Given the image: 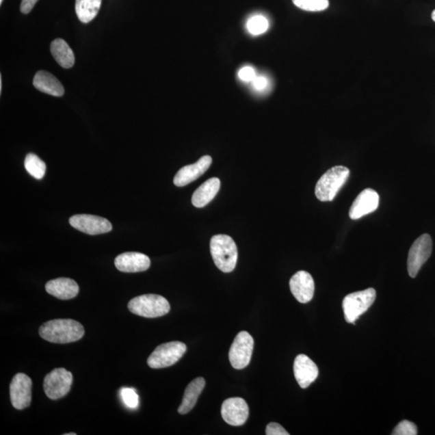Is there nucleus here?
<instances>
[{
    "label": "nucleus",
    "mask_w": 435,
    "mask_h": 435,
    "mask_svg": "<svg viewBox=\"0 0 435 435\" xmlns=\"http://www.w3.org/2000/svg\"><path fill=\"white\" fill-rule=\"evenodd\" d=\"M40 337L53 343H70L83 337L85 329L79 321L72 319L48 321L39 329Z\"/></svg>",
    "instance_id": "obj_1"
},
{
    "label": "nucleus",
    "mask_w": 435,
    "mask_h": 435,
    "mask_svg": "<svg viewBox=\"0 0 435 435\" xmlns=\"http://www.w3.org/2000/svg\"><path fill=\"white\" fill-rule=\"evenodd\" d=\"M211 253L217 268L228 274L233 272L238 260L237 244L226 235H216L211 239Z\"/></svg>",
    "instance_id": "obj_2"
},
{
    "label": "nucleus",
    "mask_w": 435,
    "mask_h": 435,
    "mask_svg": "<svg viewBox=\"0 0 435 435\" xmlns=\"http://www.w3.org/2000/svg\"><path fill=\"white\" fill-rule=\"evenodd\" d=\"M350 175L345 166H334L321 176L316 184L315 196L321 202H332Z\"/></svg>",
    "instance_id": "obj_3"
},
{
    "label": "nucleus",
    "mask_w": 435,
    "mask_h": 435,
    "mask_svg": "<svg viewBox=\"0 0 435 435\" xmlns=\"http://www.w3.org/2000/svg\"><path fill=\"white\" fill-rule=\"evenodd\" d=\"M128 308L133 314L148 319L164 316L170 311L167 299L157 294L135 297L129 302Z\"/></svg>",
    "instance_id": "obj_4"
},
{
    "label": "nucleus",
    "mask_w": 435,
    "mask_h": 435,
    "mask_svg": "<svg viewBox=\"0 0 435 435\" xmlns=\"http://www.w3.org/2000/svg\"><path fill=\"white\" fill-rule=\"evenodd\" d=\"M377 293L373 288L348 294L343 301L344 317L349 324H355L375 302Z\"/></svg>",
    "instance_id": "obj_5"
},
{
    "label": "nucleus",
    "mask_w": 435,
    "mask_h": 435,
    "mask_svg": "<svg viewBox=\"0 0 435 435\" xmlns=\"http://www.w3.org/2000/svg\"><path fill=\"white\" fill-rule=\"evenodd\" d=\"M187 349V345L179 341L163 343L149 356L148 365L154 369L168 368L180 360Z\"/></svg>",
    "instance_id": "obj_6"
},
{
    "label": "nucleus",
    "mask_w": 435,
    "mask_h": 435,
    "mask_svg": "<svg viewBox=\"0 0 435 435\" xmlns=\"http://www.w3.org/2000/svg\"><path fill=\"white\" fill-rule=\"evenodd\" d=\"M72 384V374L64 368L53 369L45 375L43 388L51 400L64 397L70 392Z\"/></svg>",
    "instance_id": "obj_7"
},
{
    "label": "nucleus",
    "mask_w": 435,
    "mask_h": 435,
    "mask_svg": "<svg viewBox=\"0 0 435 435\" xmlns=\"http://www.w3.org/2000/svg\"><path fill=\"white\" fill-rule=\"evenodd\" d=\"M254 339L247 332H239L235 337L229 351L230 365L235 369H246L251 361Z\"/></svg>",
    "instance_id": "obj_8"
},
{
    "label": "nucleus",
    "mask_w": 435,
    "mask_h": 435,
    "mask_svg": "<svg viewBox=\"0 0 435 435\" xmlns=\"http://www.w3.org/2000/svg\"><path fill=\"white\" fill-rule=\"evenodd\" d=\"M432 253V239L428 234L421 235L411 246L408 256V273L412 278L418 275L421 267Z\"/></svg>",
    "instance_id": "obj_9"
},
{
    "label": "nucleus",
    "mask_w": 435,
    "mask_h": 435,
    "mask_svg": "<svg viewBox=\"0 0 435 435\" xmlns=\"http://www.w3.org/2000/svg\"><path fill=\"white\" fill-rule=\"evenodd\" d=\"M33 382L25 373H17L10 384V398L13 407L18 410L28 408L31 401Z\"/></svg>",
    "instance_id": "obj_10"
},
{
    "label": "nucleus",
    "mask_w": 435,
    "mask_h": 435,
    "mask_svg": "<svg viewBox=\"0 0 435 435\" xmlns=\"http://www.w3.org/2000/svg\"><path fill=\"white\" fill-rule=\"evenodd\" d=\"M70 224L80 232L95 235L110 233L112 225L105 218L92 215H76L70 218Z\"/></svg>",
    "instance_id": "obj_11"
},
{
    "label": "nucleus",
    "mask_w": 435,
    "mask_h": 435,
    "mask_svg": "<svg viewBox=\"0 0 435 435\" xmlns=\"http://www.w3.org/2000/svg\"><path fill=\"white\" fill-rule=\"evenodd\" d=\"M221 414L226 423L234 427H239L246 423L249 416V408L243 398H228L222 405Z\"/></svg>",
    "instance_id": "obj_12"
},
{
    "label": "nucleus",
    "mask_w": 435,
    "mask_h": 435,
    "mask_svg": "<svg viewBox=\"0 0 435 435\" xmlns=\"http://www.w3.org/2000/svg\"><path fill=\"white\" fill-rule=\"evenodd\" d=\"M289 287L299 302L308 303L315 294V282L306 271H298L289 280Z\"/></svg>",
    "instance_id": "obj_13"
},
{
    "label": "nucleus",
    "mask_w": 435,
    "mask_h": 435,
    "mask_svg": "<svg viewBox=\"0 0 435 435\" xmlns=\"http://www.w3.org/2000/svg\"><path fill=\"white\" fill-rule=\"evenodd\" d=\"M379 202L380 197L377 192L373 189H365L353 202L349 211V216L352 220H359L377 210Z\"/></svg>",
    "instance_id": "obj_14"
},
{
    "label": "nucleus",
    "mask_w": 435,
    "mask_h": 435,
    "mask_svg": "<svg viewBox=\"0 0 435 435\" xmlns=\"http://www.w3.org/2000/svg\"><path fill=\"white\" fill-rule=\"evenodd\" d=\"M212 163L211 156H203L194 164L185 166L176 173L174 183L176 187H183L193 183L209 169Z\"/></svg>",
    "instance_id": "obj_15"
},
{
    "label": "nucleus",
    "mask_w": 435,
    "mask_h": 435,
    "mask_svg": "<svg viewBox=\"0 0 435 435\" xmlns=\"http://www.w3.org/2000/svg\"><path fill=\"white\" fill-rule=\"evenodd\" d=\"M294 377L302 388H306L319 375V369L314 361L304 354L298 355L293 364Z\"/></svg>",
    "instance_id": "obj_16"
},
{
    "label": "nucleus",
    "mask_w": 435,
    "mask_h": 435,
    "mask_svg": "<svg viewBox=\"0 0 435 435\" xmlns=\"http://www.w3.org/2000/svg\"><path fill=\"white\" fill-rule=\"evenodd\" d=\"M148 256L140 252H124L118 256L115 260L116 269L123 273H139L146 271L150 267Z\"/></svg>",
    "instance_id": "obj_17"
},
{
    "label": "nucleus",
    "mask_w": 435,
    "mask_h": 435,
    "mask_svg": "<svg viewBox=\"0 0 435 435\" xmlns=\"http://www.w3.org/2000/svg\"><path fill=\"white\" fill-rule=\"evenodd\" d=\"M45 290L51 295L61 300H70L78 295L79 287L74 280L60 278L49 280L45 285Z\"/></svg>",
    "instance_id": "obj_18"
},
{
    "label": "nucleus",
    "mask_w": 435,
    "mask_h": 435,
    "mask_svg": "<svg viewBox=\"0 0 435 435\" xmlns=\"http://www.w3.org/2000/svg\"><path fill=\"white\" fill-rule=\"evenodd\" d=\"M34 85L36 89L45 94L53 95V96L61 97L65 93L61 81L51 72L40 70L36 72Z\"/></svg>",
    "instance_id": "obj_19"
},
{
    "label": "nucleus",
    "mask_w": 435,
    "mask_h": 435,
    "mask_svg": "<svg viewBox=\"0 0 435 435\" xmlns=\"http://www.w3.org/2000/svg\"><path fill=\"white\" fill-rule=\"evenodd\" d=\"M220 189V180L218 178L208 179L194 193L192 204L194 207H206L217 196Z\"/></svg>",
    "instance_id": "obj_20"
},
{
    "label": "nucleus",
    "mask_w": 435,
    "mask_h": 435,
    "mask_svg": "<svg viewBox=\"0 0 435 435\" xmlns=\"http://www.w3.org/2000/svg\"><path fill=\"white\" fill-rule=\"evenodd\" d=\"M206 382L202 378H198L192 380L185 388L183 401L179 408L180 414H187L196 406L198 397L200 396Z\"/></svg>",
    "instance_id": "obj_21"
},
{
    "label": "nucleus",
    "mask_w": 435,
    "mask_h": 435,
    "mask_svg": "<svg viewBox=\"0 0 435 435\" xmlns=\"http://www.w3.org/2000/svg\"><path fill=\"white\" fill-rule=\"evenodd\" d=\"M51 51L58 64L65 69H70L75 65V53L64 40H54L51 45Z\"/></svg>",
    "instance_id": "obj_22"
},
{
    "label": "nucleus",
    "mask_w": 435,
    "mask_h": 435,
    "mask_svg": "<svg viewBox=\"0 0 435 435\" xmlns=\"http://www.w3.org/2000/svg\"><path fill=\"white\" fill-rule=\"evenodd\" d=\"M102 0H76V14L84 24L92 21L101 8Z\"/></svg>",
    "instance_id": "obj_23"
},
{
    "label": "nucleus",
    "mask_w": 435,
    "mask_h": 435,
    "mask_svg": "<svg viewBox=\"0 0 435 435\" xmlns=\"http://www.w3.org/2000/svg\"><path fill=\"white\" fill-rule=\"evenodd\" d=\"M25 167L28 173L36 179H42L44 178L47 166L34 153H29L25 160Z\"/></svg>",
    "instance_id": "obj_24"
},
{
    "label": "nucleus",
    "mask_w": 435,
    "mask_h": 435,
    "mask_svg": "<svg viewBox=\"0 0 435 435\" xmlns=\"http://www.w3.org/2000/svg\"><path fill=\"white\" fill-rule=\"evenodd\" d=\"M294 5L308 12H321L329 7V0H293Z\"/></svg>",
    "instance_id": "obj_25"
},
{
    "label": "nucleus",
    "mask_w": 435,
    "mask_h": 435,
    "mask_svg": "<svg viewBox=\"0 0 435 435\" xmlns=\"http://www.w3.org/2000/svg\"><path fill=\"white\" fill-rule=\"evenodd\" d=\"M269 26L268 20L263 16H254L247 23L249 33L254 36L265 34L268 30Z\"/></svg>",
    "instance_id": "obj_26"
},
{
    "label": "nucleus",
    "mask_w": 435,
    "mask_h": 435,
    "mask_svg": "<svg viewBox=\"0 0 435 435\" xmlns=\"http://www.w3.org/2000/svg\"><path fill=\"white\" fill-rule=\"evenodd\" d=\"M120 396L127 407L131 410L137 409L140 403L139 396L134 388H122Z\"/></svg>",
    "instance_id": "obj_27"
},
{
    "label": "nucleus",
    "mask_w": 435,
    "mask_h": 435,
    "mask_svg": "<svg viewBox=\"0 0 435 435\" xmlns=\"http://www.w3.org/2000/svg\"><path fill=\"white\" fill-rule=\"evenodd\" d=\"M393 435H416L418 428L412 421L404 420L399 423L392 433Z\"/></svg>",
    "instance_id": "obj_28"
},
{
    "label": "nucleus",
    "mask_w": 435,
    "mask_h": 435,
    "mask_svg": "<svg viewBox=\"0 0 435 435\" xmlns=\"http://www.w3.org/2000/svg\"><path fill=\"white\" fill-rule=\"evenodd\" d=\"M238 75L240 79L243 81H246V83L252 81L256 77L255 70L250 66L242 68V69L239 71Z\"/></svg>",
    "instance_id": "obj_29"
},
{
    "label": "nucleus",
    "mask_w": 435,
    "mask_h": 435,
    "mask_svg": "<svg viewBox=\"0 0 435 435\" xmlns=\"http://www.w3.org/2000/svg\"><path fill=\"white\" fill-rule=\"evenodd\" d=\"M265 434L267 435H289L282 425L276 423H271L267 425Z\"/></svg>",
    "instance_id": "obj_30"
},
{
    "label": "nucleus",
    "mask_w": 435,
    "mask_h": 435,
    "mask_svg": "<svg viewBox=\"0 0 435 435\" xmlns=\"http://www.w3.org/2000/svg\"><path fill=\"white\" fill-rule=\"evenodd\" d=\"M253 88L256 90H263L267 88L268 85V80L265 78V77L263 76H256L255 79L252 81Z\"/></svg>",
    "instance_id": "obj_31"
},
{
    "label": "nucleus",
    "mask_w": 435,
    "mask_h": 435,
    "mask_svg": "<svg viewBox=\"0 0 435 435\" xmlns=\"http://www.w3.org/2000/svg\"><path fill=\"white\" fill-rule=\"evenodd\" d=\"M38 1V0H22L21 11L23 14H29Z\"/></svg>",
    "instance_id": "obj_32"
},
{
    "label": "nucleus",
    "mask_w": 435,
    "mask_h": 435,
    "mask_svg": "<svg viewBox=\"0 0 435 435\" xmlns=\"http://www.w3.org/2000/svg\"><path fill=\"white\" fill-rule=\"evenodd\" d=\"M2 77L0 76V92H2Z\"/></svg>",
    "instance_id": "obj_33"
},
{
    "label": "nucleus",
    "mask_w": 435,
    "mask_h": 435,
    "mask_svg": "<svg viewBox=\"0 0 435 435\" xmlns=\"http://www.w3.org/2000/svg\"><path fill=\"white\" fill-rule=\"evenodd\" d=\"M432 20L435 22V10H434V12H432Z\"/></svg>",
    "instance_id": "obj_34"
},
{
    "label": "nucleus",
    "mask_w": 435,
    "mask_h": 435,
    "mask_svg": "<svg viewBox=\"0 0 435 435\" xmlns=\"http://www.w3.org/2000/svg\"><path fill=\"white\" fill-rule=\"evenodd\" d=\"M65 435H76L75 433L65 434Z\"/></svg>",
    "instance_id": "obj_35"
},
{
    "label": "nucleus",
    "mask_w": 435,
    "mask_h": 435,
    "mask_svg": "<svg viewBox=\"0 0 435 435\" xmlns=\"http://www.w3.org/2000/svg\"><path fill=\"white\" fill-rule=\"evenodd\" d=\"M3 2V0H0V4H2Z\"/></svg>",
    "instance_id": "obj_36"
}]
</instances>
